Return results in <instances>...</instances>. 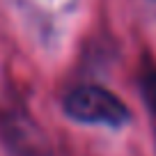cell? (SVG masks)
I'll return each instance as SVG.
<instances>
[{"label":"cell","mask_w":156,"mask_h":156,"mask_svg":"<svg viewBox=\"0 0 156 156\" xmlns=\"http://www.w3.org/2000/svg\"><path fill=\"white\" fill-rule=\"evenodd\" d=\"M64 112L76 122L122 126L129 122V108L112 92L99 85H80L64 97Z\"/></svg>","instance_id":"cell-1"},{"label":"cell","mask_w":156,"mask_h":156,"mask_svg":"<svg viewBox=\"0 0 156 156\" xmlns=\"http://www.w3.org/2000/svg\"><path fill=\"white\" fill-rule=\"evenodd\" d=\"M140 90H142V99H145L147 108L156 115V69L147 71L140 80Z\"/></svg>","instance_id":"cell-2"}]
</instances>
